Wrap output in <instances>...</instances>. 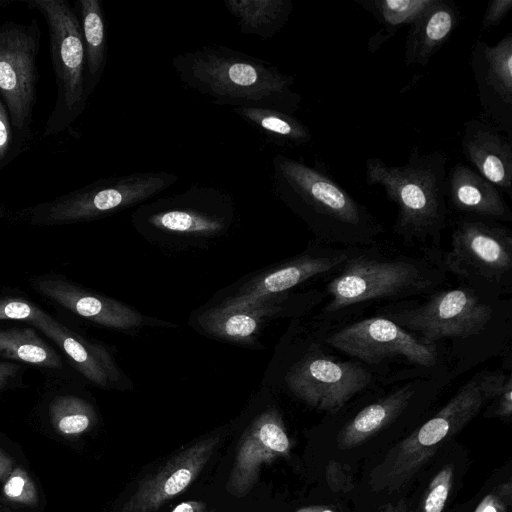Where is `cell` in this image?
<instances>
[{
  "label": "cell",
  "instance_id": "1",
  "mask_svg": "<svg viewBox=\"0 0 512 512\" xmlns=\"http://www.w3.org/2000/svg\"><path fill=\"white\" fill-rule=\"evenodd\" d=\"M274 194L324 245L366 248L383 225L326 171L283 154L272 158Z\"/></svg>",
  "mask_w": 512,
  "mask_h": 512
},
{
  "label": "cell",
  "instance_id": "2",
  "mask_svg": "<svg viewBox=\"0 0 512 512\" xmlns=\"http://www.w3.org/2000/svg\"><path fill=\"white\" fill-rule=\"evenodd\" d=\"M172 67L187 87L217 105L256 106L294 114L302 97L295 79L276 66L224 46H204L177 54Z\"/></svg>",
  "mask_w": 512,
  "mask_h": 512
},
{
  "label": "cell",
  "instance_id": "3",
  "mask_svg": "<svg viewBox=\"0 0 512 512\" xmlns=\"http://www.w3.org/2000/svg\"><path fill=\"white\" fill-rule=\"evenodd\" d=\"M447 161L443 151L422 153L416 145L403 165H388L378 157L366 160V183L382 187L396 205L393 231L408 245L437 247L441 241L449 216Z\"/></svg>",
  "mask_w": 512,
  "mask_h": 512
},
{
  "label": "cell",
  "instance_id": "4",
  "mask_svg": "<svg viewBox=\"0 0 512 512\" xmlns=\"http://www.w3.org/2000/svg\"><path fill=\"white\" fill-rule=\"evenodd\" d=\"M444 271L424 258L355 248L326 284L324 294L330 299L322 314L336 318L363 303L429 294L441 285Z\"/></svg>",
  "mask_w": 512,
  "mask_h": 512
},
{
  "label": "cell",
  "instance_id": "5",
  "mask_svg": "<svg viewBox=\"0 0 512 512\" xmlns=\"http://www.w3.org/2000/svg\"><path fill=\"white\" fill-rule=\"evenodd\" d=\"M235 218V203L228 192L194 184L179 194L139 205L131 220L147 238L197 244L226 234Z\"/></svg>",
  "mask_w": 512,
  "mask_h": 512
},
{
  "label": "cell",
  "instance_id": "6",
  "mask_svg": "<svg viewBox=\"0 0 512 512\" xmlns=\"http://www.w3.org/2000/svg\"><path fill=\"white\" fill-rule=\"evenodd\" d=\"M486 401L475 376L432 418L388 451L371 471L372 490L392 492L406 486L435 452L478 414Z\"/></svg>",
  "mask_w": 512,
  "mask_h": 512
},
{
  "label": "cell",
  "instance_id": "7",
  "mask_svg": "<svg viewBox=\"0 0 512 512\" xmlns=\"http://www.w3.org/2000/svg\"><path fill=\"white\" fill-rule=\"evenodd\" d=\"M46 21L50 55L57 86L54 108L45 125L44 137L67 130L86 108V56L80 19L65 0H29Z\"/></svg>",
  "mask_w": 512,
  "mask_h": 512
},
{
  "label": "cell",
  "instance_id": "8",
  "mask_svg": "<svg viewBox=\"0 0 512 512\" xmlns=\"http://www.w3.org/2000/svg\"><path fill=\"white\" fill-rule=\"evenodd\" d=\"M443 268L477 291L507 292L512 283V232L498 221L461 216Z\"/></svg>",
  "mask_w": 512,
  "mask_h": 512
},
{
  "label": "cell",
  "instance_id": "9",
  "mask_svg": "<svg viewBox=\"0 0 512 512\" xmlns=\"http://www.w3.org/2000/svg\"><path fill=\"white\" fill-rule=\"evenodd\" d=\"M178 180L177 174L164 171L135 172L103 178L33 207L31 218L38 224L93 220L139 206Z\"/></svg>",
  "mask_w": 512,
  "mask_h": 512
},
{
  "label": "cell",
  "instance_id": "10",
  "mask_svg": "<svg viewBox=\"0 0 512 512\" xmlns=\"http://www.w3.org/2000/svg\"><path fill=\"white\" fill-rule=\"evenodd\" d=\"M383 317L436 345L444 338L466 339L482 332L492 319L493 309L480 292L468 286L434 290L423 302L384 307Z\"/></svg>",
  "mask_w": 512,
  "mask_h": 512
},
{
  "label": "cell",
  "instance_id": "11",
  "mask_svg": "<svg viewBox=\"0 0 512 512\" xmlns=\"http://www.w3.org/2000/svg\"><path fill=\"white\" fill-rule=\"evenodd\" d=\"M41 32L38 22L6 21L0 24V98L12 126L22 136L30 132L36 102V59Z\"/></svg>",
  "mask_w": 512,
  "mask_h": 512
},
{
  "label": "cell",
  "instance_id": "12",
  "mask_svg": "<svg viewBox=\"0 0 512 512\" xmlns=\"http://www.w3.org/2000/svg\"><path fill=\"white\" fill-rule=\"evenodd\" d=\"M325 342L332 348L376 366L397 361L430 368L438 361L436 345L423 343L418 337L383 316L352 322L331 332Z\"/></svg>",
  "mask_w": 512,
  "mask_h": 512
},
{
  "label": "cell",
  "instance_id": "13",
  "mask_svg": "<svg viewBox=\"0 0 512 512\" xmlns=\"http://www.w3.org/2000/svg\"><path fill=\"white\" fill-rule=\"evenodd\" d=\"M372 373L355 361H342L310 350L288 369L285 383L301 401L335 413L372 382Z\"/></svg>",
  "mask_w": 512,
  "mask_h": 512
},
{
  "label": "cell",
  "instance_id": "14",
  "mask_svg": "<svg viewBox=\"0 0 512 512\" xmlns=\"http://www.w3.org/2000/svg\"><path fill=\"white\" fill-rule=\"evenodd\" d=\"M355 248L310 245L301 254L269 267L246 280L217 309L244 308L287 294L310 279L337 272Z\"/></svg>",
  "mask_w": 512,
  "mask_h": 512
},
{
  "label": "cell",
  "instance_id": "15",
  "mask_svg": "<svg viewBox=\"0 0 512 512\" xmlns=\"http://www.w3.org/2000/svg\"><path fill=\"white\" fill-rule=\"evenodd\" d=\"M470 65L485 120L512 136V32L495 45L477 39Z\"/></svg>",
  "mask_w": 512,
  "mask_h": 512
},
{
  "label": "cell",
  "instance_id": "16",
  "mask_svg": "<svg viewBox=\"0 0 512 512\" xmlns=\"http://www.w3.org/2000/svg\"><path fill=\"white\" fill-rule=\"evenodd\" d=\"M291 441L279 411L269 407L257 415L241 435L226 490L246 496L258 481L262 466L288 456Z\"/></svg>",
  "mask_w": 512,
  "mask_h": 512
},
{
  "label": "cell",
  "instance_id": "17",
  "mask_svg": "<svg viewBox=\"0 0 512 512\" xmlns=\"http://www.w3.org/2000/svg\"><path fill=\"white\" fill-rule=\"evenodd\" d=\"M221 439L220 432L210 434L169 458L140 481L120 512H156L196 480Z\"/></svg>",
  "mask_w": 512,
  "mask_h": 512
},
{
  "label": "cell",
  "instance_id": "18",
  "mask_svg": "<svg viewBox=\"0 0 512 512\" xmlns=\"http://www.w3.org/2000/svg\"><path fill=\"white\" fill-rule=\"evenodd\" d=\"M33 287L62 307L107 328L129 331L155 321L118 300L87 291L60 278H38Z\"/></svg>",
  "mask_w": 512,
  "mask_h": 512
},
{
  "label": "cell",
  "instance_id": "19",
  "mask_svg": "<svg viewBox=\"0 0 512 512\" xmlns=\"http://www.w3.org/2000/svg\"><path fill=\"white\" fill-rule=\"evenodd\" d=\"M291 298L290 295H278L256 304L237 309L209 310L203 316L202 326L212 336L233 343H252L268 321L288 314L291 309L313 306L323 296Z\"/></svg>",
  "mask_w": 512,
  "mask_h": 512
},
{
  "label": "cell",
  "instance_id": "20",
  "mask_svg": "<svg viewBox=\"0 0 512 512\" xmlns=\"http://www.w3.org/2000/svg\"><path fill=\"white\" fill-rule=\"evenodd\" d=\"M29 324L53 340L72 360L80 373L94 385L109 389L131 384L105 347L68 330L41 308Z\"/></svg>",
  "mask_w": 512,
  "mask_h": 512
},
{
  "label": "cell",
  "instance_id": "21",
  "mask_svg": "<svg viewBox=\"0 0 512 512\" xmlns=\"http://www.w3.org/2000/svg\"><path fill=\"white\" fill-rule=\"evenodd\" d=\"M462 153L479 175L510 194L512 190L511 138L491 122L467 120L461 134Z\"/></svg>",
  "mask_w": 512,
  "mask_h": 512
},
{
  "label": "cell",
  "instance_id": "22",
  "mask_svg": "<svg viewBox=\"0 0 512 512\" xmlns=\"http://www.w3.org/2000/svg\"><path fill=\"white\" fill-rule=\"evenodd\" d=\"M449 209L462 216L512 221V211L501 191L470 166L457 163L447 173Z\"/></svg>",
  "mask_w": 512,
  "mask_h": 512
},
{
  "label": "cell",
  "instance_id": "23",
  "mask_svg": "<svg viewBox=\"0 0 512 512\" xmlns=\"http://www.w3.org/2000/svg\"><path fill=\"white\" fill-rule=\"evenodd\" d=\"M459 6L452 0H432L409 25L405 41L406 66H426L448 41L460 22Z\"/></svg>",
  "mask_w": 512,
  "mask_h": 512
},
{
  "label": "cell",
  "instance_id": "24",
  "mask_svg": "<svg viewBox=\"0 0 512 512\" xmlns=\"http://www.w3.org/2000/svg\"><path fill=\"white\" fill-rule=\"evenodd\" d=\"M414 392V387L407 384L363 407L341 429L338 447L343 450L355 447L376 434L404 411Z\"/></svg>",
  "mask_w": 512,
  "mask_h": 512
},
{
  "label": "cell",
  "instance_id": "25",
  "mask_svg": "<svg viewBox=\"0 0 512 512\" xmlns=\"http://www.w3.org/2000/svg\"><path fill=\"white\" fill-rule=\"evenodd\" d=\"M224 6L242 34L264 39L276 35L293 11L291 0H225Z\"/></svg>",
  "mask_w": 512,
  "mask_h": 512
},
{
  "label": "cell",
  "instance_id": "26",
  "mask_svg": "<svg viewBox=\"0 0 512 512\" xmlns=\"http://www.w3.org/2000/svg\"><path fill=\"white\" fill-rule=\"evenodd\" d=\"M78 5L86 56V89L90 96L100 80L106 63L105 21L99 0H80Z\"/></svg>",
  "mask_w": 512,
  "mask_h": 512
},
{
  "label": "cell",
  "instance_id": "27",
  "mask_svg": "<svg viewBox=\"0 0 512 512\" xmlns=\"http://www.w3.org/2000/svg\"><path fill=\"white\" fill-rule=\"evenodd\" d=\"M232 112L273 142L301 146L312 140L309 128L292 114L256 106L235 107Z\"/></svg>",
  "mask_w": 512,
  "mask_h": 512
},
{
  "label": "cell",
  "instance_id": "28",
  "mask_svg": "<svg viewBox=\"0 0 512 512\" xmlns=\"http://www.w3.org/2000/svg\"><path fill=\"white\" fill-rule=\"evenodd\" d=\"M363 9L371 13L382 29L368 42L370 53L390 39L399 28L413 23L431 4L432 0H355Z\"/></svg>",
  "mask_w": 512,
  "mask_h": 512
},
{
  "label": "cell",
  "instance_id": "29",
  "mask_svg": "<svg viewBox=\"0 0 512 512\" xmlns=\"http://www.w3.org/2000/svg\"><path fill=\"white\" fill-rule=\"evenodd\" d=\"M0 356L40 367L58 369V353L33 328H0Z\"/></svg>",
  "mask_w": 512,
  "mask_h": 512
},
{
  "label": "cell",
  "instance_id": "30",
  "mask_svg": "<svg viewBox=\"0 0 512 512\" xmlns=\"http://www.w3.org/2000/svg\"><path fill=\"white\" fill-rule=\"evenodd\" d=\"M49 416L55 431L68 438L82 435L96 421L92 405L75 395L55 397L49 405Z\"/></svg>",
  "mask_w": 512,
  "mask_h": 512
},
{
  "label": "cell",
  "instance_id": "31",
  "mask_svg": "<svg viewBox=\"0 0 512 512\" xmlns=\"http://www.w3.org/2000/svg\"><path fill=\"white\" fill-rule=\"evenodd\" d=\"M487 400L495 404L494 414L509 418L512 414V378L502 371L482 372L476 375Z\"/></svg>",
  "mask_w": 512,
  "mask_h": 512
},
{
  "label": "cell",
  "instance_id": "32",
  "mask_svg": "<svg viewBox=\"0 0 512 512\" xmlns=\"http://www.w3.org/2000/svg\"><path fill=\"white\" fill-rule=\"evenodd\" d=\"M454 479L451 465L444 466L429 482L417 512H443Z\"/></svg>",
  "mask_w": 512,
  "mask_h": 512
},
{
  "label": "cell",
  "instance_id": "33",
  "mask_svg": "<svg viewBox=\"0 0 512 512\" xmlns=\"http://www.w3.org/2000/svg\"><path fill=\"white\" fill-rule=\"evenodd\" d=\"M3 495L13 504L34 506L38 502V493L33 480L22 467L12 469L3 483Z\"/></svg>",
  "mask_w": 512,
  "mask_h": 512
},
{
  "label": "cell",
  "instance_id": "34",
  "mask_svg": "<svg viewBox=\"0 0 512 512\" xmlns=\"http://www.w3.org/2000/svg\"><path fill=\"white\" fill-rule=\"evenodd\" d=\"M11 119L0 98V169L9 164L18 153Z\"/></svg>",
  "mask_w": 512,
  "mask_h": 512
},
{
  "label": "cell",
  "instance_id": "35",
  "mask_svg": "<svg viewBox=\"0 0 512 512\" xmlns=\"http://www.w3.org/2000/svg\"><path fill=\"white\" fill-rule=\"evenodd\" d=\"M38 310V306L27 300L0 298V320H19L30 323Z\"/></svg>",
  "mask_w": 512,
  "mask_h": 512
},
{
  "label": "cell",
  "instance_id": "36",
  "mask_svg": "<svg viewBox=\"0 0 512 512\" xmlns=\"http://www.w3.org/2000/svg\"><path fill=\"white\" fill-rule=\"evenodd\" d=\"M512 9V0H492L488 3L482 18V30L499 25Z\"/></svg>",
  "mask_w": 512,
  "mask_h": 512
},
{
  "label": "cell",
  "instance_id": "37",
  "mask_svg": "<svg viewBox=\"0 0 512 512\" xmlns=\"http://www.w3.org/2000/svg\"><path fill=\"white\" fill-rule=\"evenodd\" d=\"M343 468L333 461L327 465L326 478L329 486L336 491H348L351 489V480L344 473Z\"/></svg>",
  "mask_w": 512,
  "mask_h": 512
},
{
  "label": "cell",
  "instance_id": "38",
  "mask_svg": "<svg viewBox=\"0 0 512 512\" xmlns=\"http://www.w3.org/2000/svg\"><path fill=\"white\" fill-rule=\"evenodd\" d=\"M474 512H507V504L494 491L480 501Z\"/></svg>",
  "mask_w": 512,
  "mask_h": 512
},
{
  "label": "cell",
  "instance_id": "39",
  "mask_svg": "<svg viewBox=\"0 0 512 512\" xmlns=\"http://www.w3.org/2000/svg\"><path fill=\"white\" fill-rule=\"evenodd\" d=\"M206 505L201 501H185L177 505L171 512H205Z\"/></svg>",
  "mask_w": 512,
  "mask_h": 512
},
{
  "label": "cell",
  "instance_id": "40",
  "mask_svg": "<svg viewBox=\"0 0 512 512\" xmlns=\"http://www.w3.org/2000/svg\"><path fill=\"white\" fill-rule=\"evenodd\" d=\"M20 366L10 362H0V383H7V381L14 377Z\"/></svg>",
  "mask_w": 512,
  "mask_h": 512
},
{
  "label": "cell",
  "instance_id": "41",
  "mask_svg": "<svg viewBox=\"0 0 512 512\" xmlns=\"http://www.w3.org/2000/svg\"><path fill=\"white\" fill-rule=\"evenodd\" d=\"M12 460L1 448H0V481H4L5 478L12 471Z\"/></svg>",
  "mask_w": 512,
  "mask_h": 512
},
{
  "label": "cell",
  "instance_id": "42",
  "mask_svg": "<svg viewBox=\"0 0 512 512\" xmlns=\"http://www.w3.org/2000/svg\"><path fill=\"white\" fill-rule=\"evenodd\" d=\"M511 482L507 481L506 483L501 484L495 490L496 494L508 505L511 504Z\"/></svg>",
  "mask_w": 512,
  "mask_h": 512
},
{
  "label": "cell",
  "instance_id": "43",
  "mask_svg": "<svg viewBox=\"0 0 512 512\" xmlns=\"http://www.w3.org/2000/svg\"><path fill=\"white\" fill-rule=\"evenodd\" d=\"M295 512H335V511L326 506L315 505V506H308V507L300 508V509L296 510Z\"/></svg>",
  "mask_w": 512,
  "mask_h": 512
},
{
  "label": "cell",
  "instance_id": "44",
  "mask_svg": "<svg viewBox=\"0 0 512 512\" xmlns=\"http://www.w3.org/2000/svg\"><path fill=\"white\" fill-rule=\"evenodd\" d=\"M394 512H407V505L404 501L397 503L394 506Z\"/></svg>",
  "mask_w": 512,
  "mask_h": 512
},
{
  "label": "cell",
  "instance_id": "45",
  "mask_svg": "<svg viewBox=\"0 0 512 512\" xmlns=\"http://www.w3.org/2000/svg\"><path fill=\"white\" fill-rule=\"evenodd\" d=\"M381 512H394V506L388 505Z\"/></svg>",
  "mask_w": 512,
  "mask_h": 512
},
{
  "label": "cell",
  "instance_id": "46",
  "mask_svg": "<svg viewBox=\"0 0 512 512\" xmlns=\"http://www.w3.org/2000/svg\"><path fill=\"white\" fill-rule=\"evenodd\" d=\"M10 3H12V1H10V0H8V1L7 0H0V8L1 7H5V6L9 5Z\"/></svg>",
  "mask_w": 512,
  "mask_h": 512
},
{
  "label": "cell",
  "instance_id": "47",
  "mask_svg": "<svg viewBox=\"0 0 512 512\" xmlns=\"http://www.w3.org/2000/svg\"><path fill=\"white\" fill-rule=\"evenodd\" d=\"M5 386V383H0V389H2Z\"/></svg>",
  "mask_w": 512,
  "mask_h": 512
},
{
  "label": "cell",
  "instance_id": "48",
  "mask_svg": "<svg viewBox=\"0 0 512 512\" xmlns=\"http://www.w3.org/2000/svg\"><path fill=\"white\" fill-rule=\"evenodd\" d=\"M0 212H1V207H0Z\"/></svg>",
  "mask_w": 512,
  "mask_h": 512
}]
</instances>
